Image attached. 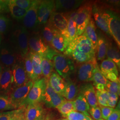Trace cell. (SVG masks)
I'll return each instance as SVG.
<instances>
[{"instance_id": "6da1fadb", "label": "cell", "mask_w": 120, "mask_h": 120, "mask_svg": "<svg viewBox=\"0 0 120 120\" xmlns=\"http://www.w3.org/2000/svg\"><path fill=\"white\" fill-rule=\"evenodd\" d=\"M29 35L28 30L24 26L19 25L14 26L11 32V45L23 58H24L29 53Z\"/></svg>"}, {"instance_id": "7a4b0ae2", "label": "cell", "mask_w": 120, "mask_h": 120, "mask_svg": "<svg viewBox=\"0 0 120 120\" xmlns=\"http://www.w3.org/2000/svg\"><path fill=\"white\" fill-rule=\"evenodd\" d=\"M28 45L31 52L38 53L41 56H46L51 60H52L53 56L58 52L57 50L45 43L41 34L38 32H34L29 35Z\"/></svg>"}, {"instance_id": "3957f363", "label": "cell", "mask_w": 120, "mask_h": 120, "mask_svg": "<svg viewBox=\"0 0 120 120\" xmlns=\"http://www.w3.org/2000/svg\"><path fill=\"white\" fill-rule=\"evenodd\" d=\"M52 60L57 73L65 80L70 78L75 71L74 61L64 54L57 52L52 57Z\"/></svg>"}, {"instance_id": "277c9868", "label": "cell", "mask_w": 120, "mask_h": 120, "mask_svg": "<svg viewBox=\"0 0 120 120\" xmlns=\"http://www.w3.org/2000/svg\"><path fill=\"white\" fill-rule=\"evenodd\" d=\"M103 7L104 14L107 21L111 35L120 48V20L118 13L111 8Z\"/></svg>"}, {"instance_id": "5b68a950", "label": "cell", "mask_w": 120, "mask_h": 120, "mask_svg": "<svg viewBox=\"0 0 120 120\" xmlns=\"http://www.w3.org/2000/svg\"><path fill=\"white\" fill-rule=\"evenodd\" d=\"M93 4L84 2L77 9V37L82 34L92 16Z\"/></svg>"}, {"instance_id": "8992f818", "label": "cell", "mask_w": 120, "mask_h": 120, "mask_svg": "<svg viewBox=\"0 0 120 120\" xmlns=\"http://www.w3.org/2000/svg\"><path fill=\"white\" fill-rule=\"evenodd\" d=\"M66 49L96 57V52L92 44L84 34L76 37L69 44Z\"/></svg>"}, {"instance_id": "52a82bcc", "label": "cell", "mask_w": 120, "mask_h": 120, "mask_svg": "<svg viewBox=\"0 0 120 120\" xmlns=\"http://www.w3.org/2000/svg\"><path fill=\"white\" fill-rule=\"evenodd\" d=\"M19 56L11 44L4 43L0 45V65L3 68H11L20 60Z\"/></svg>"}, {"instance_id": "ba28073f", "label": "cell", "mask_w": 120, "mask_h": 120, "mask_svg": "<svg viewBox=\"0 0 120 120\" xmlns=\"http://www.w3.org/2000/svg\"><path fill=\"white\" fill-rule=\"evenodd\" d=\"M33 84L34 82L30 80L23 86L13 89L10 96V98L16 109L26 106V99Z\"/></svg>"}, {"instance_id": "9c48e42d", "label": "cell", "mask_w": 120, "mask_h": 120, "mask_svg": "<svg viewBox=\"0 0 120 120\" xmlns=\"http://www.w3.org/2000/svg\"><path fill=\"white\" fill-rule=\"evenodd\" d=\"M47 80L44 77L34 82L32 87L25 101L26 106L29 105L40 103L42 101L44 92L47 83Z\"/></svg>"}, {"instance_id": "30bf717a", "label": "cell", "mask_w": 120, "mask_h": 120, "mask_svg": "<svg viewBox=\"0 0 120 120\" xmlns=\"http://www.w3.org/2000/svg\"><path fill=\"white\" fill-rule=\"evenodd\" d=\"M48 22L55 30L63 35L70 43L67 30V20L64 13L53 11Z\"/></svg>"}, {"instance_id": "8fae6325", "label": "cell", "mask_w": 120, "mask_h": 120, "mask_svg": "<svg viewBox=\"0 0 120 120\" xmlns=\"http://www.w3.org/2000/svg\"><path fill=\"white\" fill-rule=\"evenodd\" d=\"M13 77V89L23 86L29 81L24 61L20 60L11 68Z\"/></svg>"}, {"instance_id": "7c38bea8", "label": "cell", "mask_w": 120, "mask_h": 120, "mask_svg": "<svg viewBox=\"0 0 120 120\" xmlns=\"http://www.w3.org/2000/svg\"><path fill=\"white\" fill-rule=\"evenodd\" d=\"M41 0H35L29 9L22 20L23 26L27 30H34L38 26V11Z\"/></svg>"}, {"instance_id": "4fadbf2b", "label": "cell", "mask_w": 120, "mask_h": 120, "mask_svg": "<svg viewBox=\"0 0 120 120\" xmlns=\"http://www.w3.org/2000/svg\"><path fill=\"white\" fill-rule=\"evenodd\" d=\"M97 64L96 58L79 64L77 73L78 81L84 82L93 81L94 71Z\"/></svg>"}, {"instance_id": "5bb4252c", "label": "cell", "mask_w": 120, "mask_h": 120, "mask_svg": "<svg viewBox=\"0 0 120 120\" xmlns=\"http://www.w3.org/2000/svg\"><path fill=\"white\" fill-rule=\"evenodd\" d=\"M55 0H41L38 11V26H43L47 23L52 13L54 10Z\"/></svg>"}, {"instance_id": "9a60e30c", "label": "cell", "mask_w": 120, "mask_h": 120, "mask_svg": "<svg viewBox=\"0 0 120 120\" xmlns=\"http://www.w3.org/2000/svg\"><path fill=\"white\" fill-rule=\"evenodd\" d=\"M66 99L56 93L49 84L48 81L47 85L43 94L42 101L48 108H56Z\"/></svg>"}, {"instance_id": "2e32d148", "label": "cell", "mask_w": 120, "mask_h": 120, "mask_svg": "<svg viewBox=\"0 0 120 120\" xmlns=\"http://www.w3.org/2000/svg\"><path fill=\"white\" fill-rule=\"evenodd\" d=\"M92 15L94 17V22L98 28L107 34L111 36L109 29L107 21L104 14L103 6L97 4V3H93L92 5Z\"/></svg>"}, {"instance_id": "e0dca14e", "label": "cell", "mask_w": 120, "mask_h": 120, "mask_svg": "<svg viewBox=\"0 0 120 120\" xmlns=\"http://www.w3.org/2000/svg\"><path fill=\"white\" fill-rule=\"evenodd\" d=\"M82 0H55L54 11L66 13L78 9L85 2Z\"/></svg>"}, {"instance_id": "ac0fdd59", "label": "cell", "mask_w": 120, "mask_h": 120, "mask_svg": "<svg viewBox=\"0 0 120 120\" xmlns=\"http://www.w3.org/2000/svg\"><path fill=\"white\" fill-rule=\"evenodd\" d=\"M25 120H45V112L40 103L29 105L26 106Z\"/></svg>"}, {"instance_id": "d6986e66", "label": "cell", "mask_w": 120, "mask_h": 120, "mask_svg": "<svg viewBox=\"0 0 120 120\" xmlns=\"http://www.w3.org/2000/svg\"><path fill=\"white\" fill-rule=\"evenodd\" d=\"M80 94L86 99L90 107L98 105L96 92L93 85L90 83L83 84L79 88Z\"/></svg>"}, {"instance_id": "ffe728a7", "label": "cell", "mask_w": 120, "mask_h": 120, "mask_svg": "<svg viewBox=\"0 0 120 120\" xmlns=\"http://www.w3.org/2000/svg\"><path fill=\"white\" fill-rule=\"evenodd\" d=\"M13 77L11 68H3L0 78V93L6 94L13 88Z\"/></svg>"}, {"instance_id": "44dd1931", "label": "cell", "mask_w": 120, "mask_h": 120, "mask_svg": "<svg viewBox=\"0 0 120 120\" xmlns=\"http://www.w3.org/2000/svg\"><path fill=\"white\" fill-rule=\"evenodd\" d=\"M77 9L64 13L67 20V30L70 43L77 37Z\"/></svg>"}, {"instance_id": "7402d4cb", "label": "cell", "mask_w": 120, "mask_h": 120, "mask_svg": "<svg viewBox=\"0 0 120 120\" xmlns=\"http://www.w3.org/2000/svg\"><path fill=\"white\" fill-rule=\"evenodd\" d=\"M49 85L56 93L64 96L65 87V82L63 78L55 72H52L48 80Z\"/></svg>"}, {"instance_id": "603a6c76", "label": "cell", "mask_w": 120, "mask_h": 120, "mask_svg": "<svg viewBox=\"0 0 120 120\" xmlns=\"http://www.w3.org/2000/svg\"><path fill=\"white\" fill-rule=\"evenodd\" d=\"M108 40L101 33L98 35V41L97 44L96 54V59L99 61L103 60L106 57V51L107 48Z\"/></svg>"}, {"instance_id": "cb8c5ba5", "label": "cell", "mask_w": 120, "mask_h": 120, "mask_svg": "<svg viewBox=\"0 0 120 120\" xmlns=\"http://www.w3.org/2000/svg\"><path fill=\"white\" fill-rule=\"evenodd\" d=\"M26 106L0 113V120H25Z\"/></svg>"}, {"instance_id": "d4e9b609", "label": "cell", "mask_w": 120, "mask_h": 120, "mask_svg": "<svg viewBox=\"0 0 120 120\" xmlns=\"http://www.w3.org/2000/svg\"><path fill=\"white\" fill-rule=\"evenodd\" d=\"M65 87L63 97L68 101H73L79 94L78 87L70 78L65 79Z\"/></svg>"}, {"instance_id": "484cf974", "label": "cell", "mask_w": 120, "mask_h": 120, "mask_svg": "<svg viewBox=\"0 0 120 120\" xmlns=\"http://www.w3.org/2000/svg\"><path fill=\"white\" fill-rule=\"evenodd\" d=\"M69 44V41L56 30L52 41V47L55 50L64 53L68 46Z\"/></svg>"}, {"instance_id": "4316f807", "label": "cell", "mask_w": 120, "mask_h": 120, "mask_svg": "<svg viewBox=\"0 0 120 120\" xmlns=\"http://www.w3.org/2000/svg\"><path fill=\"white\" fill-rule=\"evenodd\" d=\"M73 102L75 111L82 112L86 116H90V106L82 95L79 93L77 98L73 101Z\"/></svg>"}, {"instance_id": "83f0119b", "label": "cell", "mask_w": 120, "mask_h": 120, "mask_svg": "<svg viewBox=\"0 0 120 120\" xmlns=\"http://www.w3.org/2000/svg\"><path fill=\"white\" fill-rule=\"evenodd\" d=\"M63 54L68 56L73 60H75L79 64L86 62L96 58V57H94L85 53L67 49H66Z\"/></svg>"}, {"instance_id": "f1b7e54d", "label": "cell", "mask_w": 120, "mask_h": 120, "mask_svg": "<svg viewBox=\"0 0 120 120\" xmlns=\"http://www.w3.org/2000/svg\"><path fill=\"white\" fill-rule=\"evenodd\" d=\"M83 34L90 40L96 52L98 41V34L96 32L94 21L93 18H91Z\"/></svg>"}, {"instance_id": "f546056e", "label": "cell", "mask_w": 120, "mask_h": 120, "mask_svg": "<svg viewBox=\"0 0 120 120\" xmlns=\"http://www.w3.org/2000/svg\"><path fill=\"white\" fill-rule=\"evenodd\" d=\"M31 60L36 81L41 79L42 76L41 69V56L38 53L29 52Z\"/></svg>"}, {"instance_id": "4dcf8cb0", "label": "cell", "mask_w": 120, "mask_h": 120, "mask_svg": "<svg viewBox=\"0 0 120 120\" xmlns=\"http://www.w3.org/2000/svg\"><path fill=\"white\" fill-rule=\"evenodd\" d=\"M106 56L107 57L108 59L112 60L116 64L117 68L120 69V52L118 50V49L115 45L108 41Z\"/></svg>"}, {"instance_id": "1f68e13d", "label": "cell", "mask_w": 120, "mask_h": 120, "mask_svg": "<svg viewBox=\"0 0 120 120\" xmlns=\"http://www.w3.org/2000/svg\"><path fill=\"white\" fill-rule=\"evenodd\" d=\"M9 12L13 19L18 22L22 21L26 15L27 10L22 9L13 3L11 0H7Z\"/></svg>"}, {"instance_id": "d6a6232c", "label": "cell", "mask_w": 120, "mask_h": 120, "mask_svg": "<svg viewBox=\"0 0 120 120\" xmlns=\"http://www.w3.org/2000/svg\"><path fill=\"white\" fill-rule=\"evenodd\" d=\"M42 26L41 35L45 42L51 47L52 41L56 30L48 22Z\"/></svg>"}, {"instance_id": "836d02e7", "label": "cell", "mask_w": 120, "mask_h": 120, "mask_svg": "<svg viewBox=\"0 0 120 120\" xmlns=\"http://www.w3.org/2000/svg\"><path fill=\"white\" fill-rule=\"evenodd\" d=\"M41 56V69L42 75L44 78L48 80L54 68V65L52 60L46 56Z\"/></svg>"}, {"instance_id": "e575fe53", "label": "cell", "mask_w": 120, "mask_h": 120, "mask_svg": "<svg viewBox=\"0 0 120 120\" xmlns=\"http://www.w3.org/2000/svg\"><path fill=\"white\" fill-rule=\"evenodd\" d=\"M100 70L105 75L108 73H114L118 76V68L116 64L111 60L106 59L103 60L100 64Z\"/></svg>"}, {"instance_id": "d590c367", "label": "cell", "mask_w": 120, "mask_h": 120, "mask_svg": "<svg viewBox=\"0 0 120 120\" xmlns=\"http://www.w3.org/2000/svg\"><path fill=\"white\" fill-rule=\"evenodd\" d=\"M16 109L10 97L5 94H0V110L10 111Z\"/></svg>"}, {"instance_id": "8d00e7d4", "label": "cell", "mask_w": 120, "mask_h": 120, "mask_svg": "<svg viewBox=\"0 0 120 120\" xmlns=\"http://www.w3.org/2000/svg\"><path fill=\"white\" fill-rule=\"evenodd\" d=\"M56 108L63 116L71 112L75 111L73 101H68L67 100H65Z\"/></svg>"}, {"instance_id": "74e56055", "label": "cell", "mask_w": 120, "mask_h": 120, "mask_svg": "<svg viewBox=\"0 0 120 120\" xmlns=\"http://www.w3.org/2000/svg\"><path fill=\"white\" fill-rule=\"evenodd\" d=\"M93 81L94 82V84H102L105 87L107 83V79L101 72L98 64L96 65L94 71Z\"/></svg>"}, {"instance_id": "f35d334b", "label": "cell", "mask_w": 120, "mask_h": 120, "mask_svg": "<svg viewBox=\"0 0 120 120\" xmlns=\"http://www.w3.org/2000/svg\"><path fill=\"white\" fill-rule=\"evenodd\" d=\"M24 62L26 72L29 79H30V81L35 82L36 79L29 52L24 58Z\"/></svg>"}, {"instance_id": "ab89813d", "label": "cell", "mask_w": 120, "mask_h": 120, "mask_svg": "<svg viewBox=\"0 0 120 120\" xmlns=\"http://www.w3.org/2000/svg\"><path fill=\"white\" fill-rule=\"evenodd\" d=\"M12 25L11 21L3 14H0V34H6L9 31Z\"/></svg>"}, {"instance_id": "60d3db41", "label": "cell", "mask_w": 120, "mask_h": 120, "mask_svg": "<svg viewBox=\"0 0 120 120\" xmlns=\"http://www.w3.org/2000/svg\"><path fill=\"white\" fill-rule=\"evenodd\" d=\"M96 92L98 105L103 106H108L109 97L106 90L103 92H100L97 90Z\"/></svg>"}, {"instance_id": "b9f144b4", "label": "cell", "mask_w": 120, "mask_h": 120, "mask_svg": "<svg viewBox=\"0 0 120 120\" xmlns=\"http://www.w3.org/2000/svg\"><path fill=\"white\" fill-rule=\"evenodd\" d=\"M105 89V90L115 94L119 96L120 95V81L112 82L108 80Z\"/></svg>"}, {"instance_id": "7bdbcfd3", "label": "cell", "mask_w": 120, "mask_h": 120, "mask_svg": "<svg viewBox=\"0 0 120 120\" xmlns=\"http://www.w3.org/2000/svg\"><path fill=\"white\" fill-rule=\"evenodd\" d=\"M68 120H87V116L82 112L73 111L64 116Z\"/></svg>"}, {"instance_id": "ee69618b", "label": "cell", "mask_w": 120, "mask_h": 120, "mask_svg": "<svg viewBox=\"0 0 120 120\" xmlns=\"http://www.w3.org/2000/svg\"><path fill=\"white\" fill-rule=\"evenodd\" d=\"M12 2L18 7L22 9L28 10L32 4L31 0H11Z\"/></svg>"}, {"instance_id": "f6af8a7d", "label": "cell", "mask_w": 120, "mask_h": 120, "mask_svg": "<svg viewBox=\"0 0 120 120\" xmlns=\"http://www.w3.org/2000/svg\"><path fill=\"white\" fill-rule=\"evenodd\" d=\"M89 113L94 120H104L102 118L101 110L98 106L90 107Z\"/></svg>"}, {"instance_id": "bcb514c9", "label": "cell", "mask_w": 120, "mask_h": 120, "mask_svg": "<svg viewBox=\"0 0 120 120\" xmlns=\"http://www.w3.org/2000/svg\"><path fill=\"white\" fill-rule=\"evenodd\" d=\"M99 107L101 110L102 118L104 120H107L109 116L110 115V114L114 109V108L108 106H103L99 105Z\"/></svg>"}, {"instance_id": "7dc6e473", "label": "cell", "mask_w": 120, "mask_h": 120, "mask_svg": "<svg viewBox=\"0 0 120 120\" xmlns=\"http://www.w3.org/2000/svg\"><path fill=\"white\" fill-rule=\"evenodd\" d=\"M120 102H119L117 106L114 109L106 120H118L120 119Z\"/></svg>"}, {"instance_id": "c3c4849f", "label": "cell", "mask_w": 120, "mask_h": 120, "mask_svg": "<svg viewBox=\"0 0 120 120\" xmlns=\"http://www.w3.org/2000/svg\"><path fill=\"white\" fill-rule=\"evenodd\" d=\"M104 76L109 81L112 82L120 81L118 76L114 73H108L104 75Z\"/></svg>"}, {"instance_id": "681fc988", "label": "cell", "mask_w": 120, "mask_h": 120, "mask_svg": "<svg viewBox=\"0 0 120 120\" xmlns=\"http://www.w3.org/2000/svg\"><path fill=\"white\" fill-rule=\"evenodd\" d=\"M9 12L7 0H0V13Z\"/></svg>"}, {"instance_id": "f907efd6", "label": "cell", "mask_w": 120, "mask_h": 120, "mask_svg": "<svg viewBox=\"0 0 120 120\" xmlns=\"http://www.w3.org/2000/svg\"><path fill=\"white\" fill-rule=\"evenodd\" d=\"M95 87L98 91L100 92H103L105 90V86L102 84H94Z\"/></svg>"}, {"instance_id": "816d5d0a", "label": "cell", "mask_w": 120, "mask_h": 120, "mask_svg": "<svg viewBox=\"0 0 120 120\" xmlns=\"http://www.w3.org/2000/svg\"><path fill=\"white\" fill-rule=\"evenodd\" d=\"M45 120H53L52 119V118L51 116H45Z\"/></svg>"}, {"instance_id": "f5cc1de1", "label": "cell", "mask_w": 120, "mask_h": 120, "mask_svg": "<svg viewBox=\"0 0 120 120\" xmlns=\"http://www.w3.org/2000/svg\"><path fill=\"white\" fill-rule=\"evenodd\" d=\"M2 69H3V67H2V66H1V65H0V77H1V73H2Z\"/></svg>"}, {"instance_id": "db71d44e", "label": "cell", "mask_w": 120, "mask_h": 120, "mask_svg": "<svg viewBox=\"0 0 120 120\" xmlns=\"http://www.w3.org/2000/svg\"><path fill=\"white\" fill-rule=\"evenodd\" d=\"M87 120H94L91 117L87 116Z\"/></svg>"}, {"instance_id": "11a10c76", "label": "cell", "mask_w": 120, "mask_h": 120, "mask_svg": "<svg viewBox=\"0 0 120 120\" xmlns=\"http://www.w3.org/2000/svg\"><path fill=\"white\" fill-rule=\"evenodd\" d=\"M1 37L0 35V45H1Z\"/></svg>"}, {"instance_id": "9f6ffc18", "label": "cell", "mask_w": 120, "mask_h": 120, "mask_svg": "<svg viewBox=\"0 0 120 120\" xmlns=\"http://www.w3.org/2000/svg\"><path fill=\"white\" fill-rule=\"evenodd\" d=\"M61 120H67V119H62Z\"/></svg>"}, {"instance_id": "6f0895ef", "label": "cell", "mask_w": 120, "mask_h": 120, "mask_svg": "<svg viewBox=\"0 0 120 120\" xmlns=\"http://www.w3.org/2000/svg\"><path fill=\"white\" fill-rule=\"evenodd\" d=\"M120 120V119H119V120Z\"/></svg>"}, {"instance_id": "680465c9", "label": "cell", "mask_w": 120, "mask_h": 120, "mask_svg": "<svg viewBox=\"0 0 120 120\" xmlns=\"http://www.w3.org/2000/svg\"></svg>"}]
</instances>
